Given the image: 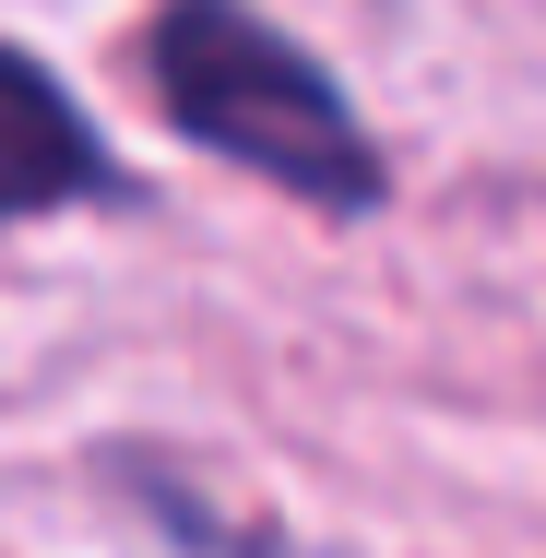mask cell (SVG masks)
<instances>
[{
  "label": "cell",
  "mask_w": 546,
  "mask_h": 558,
  "mask_svg": "<svg viewBox=\"0 0 546 558\" xmlns=\"http://www.w3.org/2000/svg\"><path fill=\"white\" fill-rule=\"evenodd\" d=\"M143 72H155V108L179 119L203 155L298 191V203H321V215H368L380 203V143L332 96V72L298 36H274L262 12H238V0H167L155 36H143Z\"/></svg>",
  "instance_id": "6da1fadb"
},
{
  "label": "cell",
  "mask_w": 546,
  "mask_h": 558,
  "mask_svg": "<svg viewBox=\"0 0 546 558\" xmlns=\"http://www.w3.org/2000/svg\"><path fill=\"white\" fill-rule=\"evenodd\" d=\"M96 191H108V143L84 131V108H72L24 48H0V226L96 203Z\"/></svg>",
  "instance_id": "7a4b0ae2"
}]
</instances>
